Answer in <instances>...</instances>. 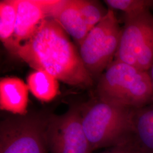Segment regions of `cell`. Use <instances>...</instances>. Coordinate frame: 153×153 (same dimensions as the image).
<instances>
[{"mask_svg":"<svg viewBox=\"0 0 153 153\" xmlns=\"http://www.w3.org/2000/svg\"><path fill=\"white\" fill-rule=\"evenodd\" d=\"M35 71H44L66 84L92 85L93 79L65 31L53 19H44L33 36L14 52Z\"/></svg>","mask_w":153,"mask_h":153,"instance_id":"cell-1","label":"cell"},{"mask_svg":"<svg viewBox=\"0 0 153 153\" xmlns=\"http://www.w3.org/2000/svg\"><path fill=\"white\" fill-rule=\"evenodd\" d=\"M134 108L98 98L81 109L82 126L91 151L128 142Z\"/></svg>","mask_w":153,"mask_h":153,"instance_id":"cell-2","label":"cell"},{"mask_svg":"<svg viewBox=\"0 0 153 153\" xmlns=\"http://www.w3.org/2000/svg\"><path fill=\"white\" fill-rule=\"evenodd\" d=\"M98 98L131 108L153 103V83L148 71L114 60L98 79Z\"/></svg>","mask_w":153,"mask_h":153,"instance_id":"cell-3","label":"cell"},{"mask_svg":"<svg viewBox=\"0 0 153 153\" xmlns=\"http://www.w3.org/2000/svg\"><path fill=\"white\" fill-rule=\"evenodd\" d=\"M121 32L114 12L108 9L107 14L79 45V55L93 79H99L114 61Z\"/></svg>","mask_w":153,"mask_h":153,"instance_id":"cell-4","label":"cell"},{"mask_svg":"<svg viewBox=\"0 0 153 153\" xmlns=\"http://www.w3.org/2000/svg\"><path fill=\"white\" fill-rule=\"evenodd\" d=\"M124 16L115 60L148 71L153 64V15L145 10Z\"/></svg>","mask_w":153,"mask_h":153,"instance_id":"cell-5","label":"cell"},{"mask_svg":"<svg viewBox=\"0 0 153 153\" xmlns=\"http://www.w3.org/2000/svg\"><path fill=\"white\" fill-rule=\"evenodd\" d=\"M48 116L16 115L1 121L0 153H48L45 140Z\"/></svg>","mask_w":153,"mask_h":153,"instance_id":"cell-6","label":"cell"},{"mask_svg":"<svg viewBox=\"0 0 153 153\" xmlns=\"http://www.w3.org/2000/svg\"><path fill=\"white\" fill-rule=\"evenodd\" d=\"M45 140L50 153H93L79 107H73L61 116H48Z\"/></svg>","mask_w":153,"mask_h":153,"instance_id":"cell-7","label":"cell"},{"mask_svg":"<svg viewBox=\"0 0 153 153\" xmlns=\"http://www.w3.org/2000/svg\"><path fill=\"white\" fill-rule=\"evenodd\" d=\"M56 0H18L16 26L11 52L28 40L44 19L49 17Z\"/></svg>","mask_w":153,"mask_h":153,"instance_id":"cell-8","label":"cell"},{"mask_svg":"<svg viewBox=\"0 0 153 153\" xmlns=\"http://www.w3.org/2000/svg\"><path fill=\"white\" fill-rule=\"evenodd\" d=\"M49 17L57 22L79 45L89 32L75 0H56Z\"/></svg>","mask_w":153,"mask_h":153,"instance_id":"cell-9","label":"cell"},{"mask_svg":"<svg viewBox=\"0 0 153 153\" xmlns=\"http://www.w3.org/2000/svg\"><path fill=\"white\" fill-rule=\"evenodd\" d=\"M28 88L22 79L15 77L0 81V108L14 115L27 114Z\"/></svg>","mask_w":153,"mask_h":153,"instance_id":"cell-10","label":"cell"},{"mask_svg":"<svg viewBox=\"0 0 153 153\" xmlns=\"http://www.w3.org/2000/svg\"><path fill=\"white\" fill-rule=\"evenodd\" d=\"M131 140L140 153H153V103L134 109Z\"/></svg>","mask_w":153,"mask_h":153,"instance_id":"cell-11","label":"cell"},{"mask_svg":"<svg viewBox=\"0 0 153 153\" xmlns=\"http://www.w3.org/2000/svg\"><path fill=\"white\" fill-rule=\"evenodd\" d=\"M27 86L33 95L43 102L53 100L59 93V80L44 71H35L27 78Z\"/></svg>","mask_w":153,"mask_h":153,"instance_id":"cell-12","label":"cell"},{"mask_svg":"<svg viewBox=\"0 0 153 153\" xmlns=\"http://www.w3.org/2000/svg\"><path fill=\"white\" fill-rule=\"evenodd\" d=\"M18 0L0 2V38L6 48L11 51L16 26Z\"/></svg>","mask_w":153,"mask_h":153,"instance_id":"cell-13","label":"cell"},{"mask_svg":"<svg viewBox=\"0 0 153 153\" xmlns=\"http://www.w3.org/2000/svg\"><path fill=\"white\" fill-rule=\"evenodd\" d=\"M76 6L86 23L89 31L107 14L106 10L98 2L85 0H75Z\"/></svg>","mask_w":153,"mask_h":153,"instance_id":"cell-14","label":"cell"},{"mask_svg":"<svg viewBox=\"0 0 153 153\" xmlns=\"http://www.w3.org/2000/svg\"><path fill=\"white\" fill-rule=\"evenodd\" d=\"M104 2L111 9L119 10L125 14L153 9V0H105Z\"/></svg>","mask_w":153,"mask_h":153,"instance_id":"cell-15","label":"cell"},{"mask_svg":"<svg viewBox=\"0 0 153 153\" xmlns=\"http://www.w3.org/2000/svg\"><path fill=\"white\" fill-rule=\"evenodd\" d=\"M99 153H140L131 139L128 142L107 148Z\"/></svg>","mask_w":153,"mask_h":153,"instance_id":"cell-16","label":"cell"},{"mask_svg":"<svg viewBox=\"0 0 153 153\" xmlns=\"http://www.w3.org/2000/svg\"><path fill=\"white\" fill-rule=\"evenodd\" d=\"M148 73H149L150 76V78H151V79H152V80L153 82V64L151 66V68H150V69L149 70Z\"/></svg>","mask_w":153,"mask_h":153,"instance_id":"cell-17","label":"cell"},{"mask_svg":"<svg viewBox=\"0 0 153 153\" xmlns=\"http://www.w3.org/2000/svg\"></svg>","mask_w":153,"mask_h":153,"instance_id":"cell-18","label":"cell"}]
</instances>
